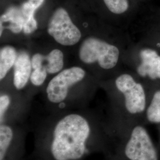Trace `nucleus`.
Wrapping results in <instances>:
<instances>
[{
	"mask_svg": "<svg viewBox=\"0 0 160 160\" xmlns=\"http://www.w3.org/2000/svg\"><path fill=\"white\" fill-rule=\"evenodd\" d=\"M99 126L84 115L69 113L40 126L35 141L39 160H83L97 150Z\"/></svg>",
	"mask_w": 160,
	"mask_h": 160,
	"instance_id": "f257e3e1",
	"label": "nucleus"
},
{
	"mask_svg": "<svg viewBox=\"0 0 160 160\" xmlns=\"http://www.w3.org/2000/svg\"><path fill=\"white\" fill-rule=\"evenodd\" d=\"M80 59L86 63L97 61L103 69L113 68L119 57V51L116 46L95 38L84 40L79 51Z\"/></svg>",
	"mask_w": 160,
	"mask_h": 160,
	"instance_id": "f03ea898",
	"label": "nucleus"
},
{
	"mask_svg": "<svg viewBox=\"0 0 160 160\" xmlns=\"http://www.w3.org/2000/svg\"><path fill=\"white\" fill-rule=\"evenodd\" d=\"M85 75V71L80 67L64 69L55 76L47 86L46 92L48 100L51 103L59 104V108L63 109L70 88L83 80Z\"/></svg>",
	"mask_w": 160,
	"mask_h": 160,
	"instance_id": "7ed1b4c3",
	"label": "nucleus"
},
{
	"mask_svg": "<svg viewBox=\"0 0 160 160\" xmlns=\"http://www.w3.org/2000/svg\"><path fill=\"white\" fill-rule=\"evenodd\" d=\"M26 133L23 126L0 124V160H23Z\"/></svg>",
	"mask_w": 160,
	"mask_h": 160,
	"instance_id": "20e7f679",
	"label": "nucleus"
},
{
	"mask_svg": "<svg viewBox=\"0 0 160 160\" xmlns=\"http://www.w3.org/2000/svg\"><path fill=\"white\" fill-rule=\"evenodd\" d=\"M124 155L128 160H158V154L147 129L142 126H135L127 140Z\"/></svg>",
	"mask_w": 160,
	"mask_h": 160,
	"instance_id": "39448f33",
	"label": "nucleus"
},
{
	"mask_svg": "<svg viewBox=\"0 0 160 160\" xmlns=\"http://www.w3.org/2000/svg\"><path fill=\"white\" fill-rule=\"evenodd\" d=\"M49 34L64 46H72L78 43L81 33L72 22L68 12L63 8H58L53 13L48 23Z\"/></svg>",
	"mask_w": 160,
	"mask_h": 160,
	"instance_id": "423d86ee",
	"label": "nucleus"
},
{
	"mask_svg": "<svg viewBox=\"0 0 160 160\" xmlns=\"http://www.w3.org/2000/svg\"><path fill=\"white\" fill-rule=\"evenodd\" d=\"M115 84L124 96L126 110L132 114L142 113L146 106V95L141 84L136 82L131 75L124 74L116 78Z\"/></svg>",
	"mask_w": 160,
	"mask_h": 160,
	"instance_id": "0eeeda50",
	"label": "nucleus"
},
{
	"mask_svg": "<svg viewBox=\"0 0 160 160\" xmlns=\"http://www.w3.org/2000/svg\"><path fill=\"white\" fill-rule=\"evenodd\" d=\"M32 68H44L48 73L55 74L59 72L63 66V54L59 49H53L48 55L40 53L34 55L31 59Z\"/></svg>",
	"mask_w": 160,
	"mask_h": 160,
	"instance_id": "6e6552de",
	"label": "nucleus"
},
{
	"mask_svg": "<svg viewBox=\"0 0 160 160\" xmlns=\"http://www.w3.org/2000/svg\"><path fill=\"white\" fill-rule=\"evenodd\" d=\"M141 63L138 68L139 74L148 76L151 79H160V55L151 49H145L140 53Z\"/></svg>",
	"mask_w": 160,
	"mask_h": 160,
	"instance_id": "1a4fd4ad",
	"label": "nucleus"
},
{
	"mask_svg": "<svg viewBox=\"0 0 160 160\" xmlns=\"http://www.w3.org/2000/svg\"><path fill=\"white\" fill-rule=\"evenodd\" d=\"M32 68L31 59L26 52H21L17 55L14 65L13 84L17 90H22L28 84Z\"/></svg>",
	"mask_w": 160,
	"mask_h": 160,
	"instance_id": "9d476101",
	"label": "nucleus"
},
{
	"mask_svg": "<svg viewBox=\"0 0 160 160\" xmlns=\"http://www.w3.org/2000/svg\"><path fill=\"white\" fill-rule=\"evenodd\" d=\"M1 22H9L10 24L7 28L14 33H20L23 30L25 22L20 7H10L6 12L1 16Z\"/></svg>",
	"mask_w": 160,
	"mask_h": 160,
	"instance_id": "9b49d317",
	"label": "nucleus"
},
{
	"mask_svg": "<svg viewBox=\"0 0 160 160\" xmlns=\"http://www.w3.org/2000/svg\"><path fill=\"white\" fill-rule=\"evenodd\" d=\"M16 49L10 46L3 47L0 51V80L6 77L7 72L14 65L17 57Z\"/></svg>",
	"mask_w": 160,
	"mask_h": 160,
	"instance_id": "f8f14e48",
	"label": "nucleus"
},
{
	"mask_svg": "<svg viewBox=\"0 0 160 160\" xmlns=\"http://www.w3.org/2000/svg\"><path fill=\"white\" fill-rule=\"evenodd\" d=\"M147 118L151 123H160V90L157 91L153 95L147 110Z\"/></svg>",
	"mask_w": 160,
	"mask_h": 160,
	"instance_id": "ddd939ff",
	"label": "nucleus"
},
{
	"mask_svg": "<svg viewBox=\"0 0 160 160\" xmlns=\"http://www.w3.org/2000/svg\"><path fill=\"white\" fill-rule=\"evenodd\" d=\"M110 12L121 14L126 12L129 8L128 0H103Z\"/></svg>",
	"mask_w": 160,
	"mask_h": 160,
	"instance_id": "4468645a",
	"label": "nucleus"
},
{
	"mask_svg": "<svg viewBox=\"0 0 160 160\" xmlns=\"http://www.w3.org/2000/svg\"><path fill=\"white\" fill-rule=\"evenodd\" d=\"M47 71L44 68L34 69L30 76V81L35 86H42L47 77Z\"/></svg>",
	"mask_w": 160,
	"mask_h": 160,
	"instance_id": "2eb2a0df",
	"label": "nucleus"
},
{
	"mask_svg": "<svg viewBox=\"0 0 160 160\" xmlns=\"http://www.w3.org/2000/svg\"><path fill=\"white\" fill-rule=\"evenodd\" d=\"M38 29L37 22L34 17L31 18L24 22L23 31L26 34H30Z\"/></svg>",
	"mask_w": 160,
	"mask_h": 160,
	"instance_id": "dca6fc26",
	"label": "nucleus"
},
{
	"mask_svg": "<svg viewBox=\"0 0 160 160\" xmlns=\"http://www.w3.org/2000/svg\"><path fill=\"white\" fill-rule=\"evenodd\" d=\"M11 99L9 96L4 94H1L0 97V118L2 117L6 113L7 109H8Z\"/></svg>",
	"mask_w": 160,
	"mask_h": 160,
	"instance_id": "f3484780",
	"label": "nucleus"
}]
</instances>
